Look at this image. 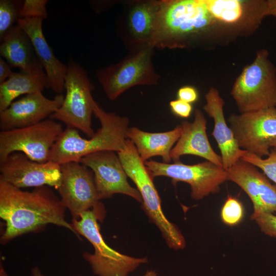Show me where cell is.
<instances>
[{"label":"cell","mask_w":276,"mask_h":276,"mask_svg":"<svg viewBox=\"0 0 276 276\" xmlns=\"http://www.w3.org/2000/svg\"><path fill=\"white\" fill-rule=\"evenodd\" d=\"M65 209L60 198L47 186L24 191L0 180V217L6 226L1 243L39 231L49 224L65 227L79 237L72 223L65 219Z\"/></svg>","instance_id":"obj_1"},{"label":"cell","mask_w":276,"mask_h":276,"mask_svg":"<svg viewBox=\"0 0 276 276\" xmlns=\"http://www.w3.org/2000/svg\"><path fill=\"white\" fill-rule=\"evenodd\" d=\"M150 44L161 49L183 48L200 38L218 22L206 0L158 1Z\"/></svg>","instance_id":"obj_2"},{"label":"cell","mask_w":276,"mask_h":276,"mask_svg":"<svg viewBox=\"0 0 276 276\" xmlns=\"http://www.w3.org/2000/svg\"><path fill=\"white\" fill-rule=\"evenodd\" d=\"M93 114L101 124L96 133L89 139H86L80 136L78 129L67 127L52 147L49 161L61 165L79 162L84 156L98 151L118 153L123 150L128 139V118L106 112L96 101Z\"/></svg>","instance_id":"obj_3"},{"label":"cell","mask_w":276,"mask_h":276,"mask_svg":"<svg viewBox=\"0 0 276 276\" xmlns=\"http://www.w3.org/2000/svg\"><path fill=\"white\" fill-rule=\"evenodd\" d=\"M118 154L127 176L134 183L141 194L142 208L149 220L159 229L170 248L183 249L186 246L185 239L178 227L164 214L154 178L134 145L127 139L124 148Z\"/></svg>","instance_id":"obj_4"},{"label":"cell","mask_w":276,"mask_h":276,"mask_svg":"<svg viewBox=\"0 0 276 276\" xmlns=\"http://www.w3.org/2000/svg\"><path fill=\"white\" fill-rule=\"evenodd\" d=\"M240 113L276 107V68L265 49L236 80L231 93Z\"/></svg>","instance_id":"obj_5"},{"label":"cell","mask_w":276,"mask_h":276,"mask_svg":"<svg viewBox=\"0 0 276 276\" xmlns=\"http://www.w3.org/2000/svg\"><path fill=\"white\" fill-rule=\"evenodd\" d=\"M98 218L92 211L82 213L72 224L78 234L85 238L94 248L93 254L85 252L83 258L97 276H128L141 265L148 262L147 257H131L108 246L100 232Z\"/></svg>","instance_id":"obj_6"},{"label":"cell","mask_w":276,"mask_h":276,"mask_svg":"<svg viewBox=\"0 0 276 276\" xmlns=\"http://www.w3.org/2000/svg\"><path fill=\"white\" fill-rule=\"evenodd\" d=\"M154 48L149 44L135 45L124 59L97 71L98 81L109 99L116 100L135 85L157 84L159 76L152 61Z\"/></svg>","instance_id":"obj_7"},{"label":"cell","mask_w":276,"mask_h":276,"mask_svg":"<svg viewBox=\"0 0 276 276\" xmlns=\"http://www.w3.org/2000/svg\"><path fill=\"white\" fill-rule=\"evenodd\" d=\"M67 65L64 101L50 118L62 122L68 127L80 130L90 138L95 133L91 127L95 101L91 91L94 87L86 71L79 64L70 59Z\"/></svg>","instance_id":"obj_8"},{"label":"cell","mask_w":276,"mask_h":276,"mask_svg":"<svg viewBox=\"0 0 276 276\" xmlns=\"http://www.w3.org/2000/svg\"><path fill=\"white\" fill-rule=\"evenodd\" d=\"M60 168L61 181L57 190L72 220L79 219L82 213L90 210L103 221L105 209L99 198L93 171L79 162L61 164Z\"/></svg>","instance_id":"obj_9"},{"label":"cell","mask_w":276,"mask_h":276,"mask_svg":"<svg viewBox=\"0 0 276 276\" xmlns=\"http://www.w3.org/2000/svg\"><path fill=\"white\" fill-rule=\"evenodd\" d=\"M63 129L51 118L27 127L0 132V163L14 152H21L31 159L45 163L51 149Z\"/></svg>","instance_id":"obj_10"},{"label":"cell","mask_w":276,"mask_h":276,"mask_svg":"<svg viewBox=\"0 0 276 276\" xmlns=\"http://www.w3.org/2000/svg\"><path fill=\"white\" fill-rule=\"evenodd\" d=\"M145 165L153 178L166 176L175 183L182 181L188 183L191 187V197L195 200L219 192L220 186L227 181L226 171L208 160L186 165L180 161L165 163L150 160L145 162Z\"/></svg>","instance_id":"obj_11"},{"label":"cell","mask_w":276,"mask_h":276,"mask_svg":"<svg viewBox=\"0 0 276 276\" xmlns=\"http://www.w3.org/2000/svg\"><path fill=\"white\" fill-rule=\"evenodd\" d=\"M228 121L241 149L260 157L268 156L276 140V107L232 114Z\"/></svg>","instance_id":"obj_12"},{"label":"cell","mask_w":276,"mask_h":276,"mask_svg":"<svg viewBox=\"0 0 276 276\" xmlns=\"http://www.w3.org/2000/svg\"><path fill=\"white\" fill-rule=\"evenodd\" d=\"M61 178L60 165L38 163L21 152L11 153L0 163V180L19 189L47 186L57 189Z\"/></svg>","instance_id":"obj_13"},{"label":"cell","mask_w":276,"mask_h":276,"mask_svg":"<svg viewBox=\"0 0 276 276\" xmlns=\"http://www.w3.org/2000/svg\"><path fill=\"white\" fill-rule=\"evenodd\" d=\"M79 162L93 171L100 200L110 198L115 194H122L142 203L139 191L128 181V176L117 152H94L84 156Z\"/></svg>","instance_id":"obj_14"},{"label":"cell","mask_w":276,"mask_h":276,"mask_svg":"<svg viewBox=\"0 0 276 276\" xmlns=\"http://www.w3.org/2000/svg\"><path fill=\"white\" fill-rule=\"evenodd\" d=\"M226 171L227 181L237 184L250 199L252 220L262 213L276 212V185L256 166L240 159Z\"/></svg>","instance_id":"obj_15"},{"label":"cell","mask_w":276,"mask_h":276,"mask_svg":"<svg viewBox=\"0 0 276 276\" xmlns=\"http://www.w3.org/2000/svg\"><path fill=\"white\" fill-rule=\"evenodd\" d=\"M64 98L62 94H57L50 99L42 92L25 95L0 112V129L7 131L37 124L56 112Z\"/></svg>","instance_id":"obj_16"},{"label":"cell","mask_w":276,"mask_h":276,"mask_svg":"<svg viewBox=\"0 0 276 276\" xmlns=\"http://www.w3.org/2000/svg\"><path fill=\"white\" fill-rule=\"evenodd\" d=\"M206 123L203 113L198 109L195 111L192 122H181L179 125L181 129L180 137L170 152L174 162L180 161L181 156L189 154L201 157L223 167L221 155L214 151L209 142L206 132Z\"/></svg>","instance_id":"obj_17"},{"label":"cell","mask_w":276,"mask_h":276,"mask_svg":"<svg viewBox=\"0 0 276 276\" xmlns=\"http://www.w3.org/2000/svg\"><path fill=\"white\" fill-rule=\"evenodd\" d=\"M42 19L19 18L17 24L29 36L37 56L47 75L49 88L57 94H62L64 89L67 65L54 55L46 41L42 31Z\"/></svg>","instance_id":"obj_18"},{"label":"cell","mask_w":276,"mask_h":276,"mask_svg":"<svg viewBox=\"0 0 276 276\" xmlns=\"http://www.w3.org/2000/svg\"><path fill=\"white\" fill-rule=\"evenodd\" d=\"M203 109L213 119L214 127L212 133L221 152L223 168L226 170L243 157L247 152L241 149L234 133L227 125L223 113L224 101L218 90L211 87L205 96Z\"/></svg>","instance_id":"obj_19"},{"label":"cell","mask_w":276,"mask_h":276,"mask_svg":"<svg viewBox=\"0 0 276 276\" xmlns=\"http://www.w3.org/2000/svg\"><path fill=\"white\" fill-rule=\"evenodd\" d=\"M0 42V55L11 67L30 74H45L29 36L17 24Z\"/></svg>","instance_id":"obj_20"},{"label":"cell","mask_w":276,"mask_h":276,"mask_svg":"<svg viewBox=\"0 0 276 276\" xmlns=\"http://www.w3.org/2000/svg\"><path fill=\"white\" fill-rule=\"evenodd\" d=\"M181 134L179 125L166 132H149L136 127H129L127 137L134 145L141 159L145 163L155 156L162 157L163 163H170V152Z\"/></svg>","instance_id":"obj_21"},{"label":"cell","mask_w":276,"mask_h":276,"mask_svg":"<svg viewBox=\"0 0 276 276\" xmlns=\"http://www.w3.org/2000/svg\"><path fill=\"white\" fill-rule=\"evenodd\" d=\"M45 88H49L46 74L13 72L6 81L0 84V112L8 108L18 97L42 92Z\"/></svg>","instance_id":"obj_22"},{"label":"cell","mask_w":276,"mask_h":276,"mask_svg":"<svg viewBox=\"0 0 276 276\" xmlns=\"http://www.w3.org/2000/svg\"><path fill=\"white\" fill-rule=\"evenodd\" d=\"M158 1L136 2L130 10L128 25L135 45L149 44L154 32Z\"/></svg>","instance_id":"obj_23"},{"label":"cell","mask_w":276,"mask_h":276,"mask_svg":"<svg viewBox=\"0 0 276 276\" xmlns=\"http://www.w3.org/2000/svg\"><path fill=\"white\" fill-rule=\"evenodd\" d=\"M206 2L209 11L218 22L237 25L245 18L247 2L206 0Z\"/></svg>","instance_id":"obj_24"},{"label":"cell","mask_w":276,"mask_h":276,"mask_svg":"<svg viewBox=\"0 0 276 276\" xmlns=\"http://www.w3.org/2000/svg\"><path fill=\"white\" fill-rule=\"evenodd\" d=\"M24 1H0V41L17 24Z\"/></svg>","instance_id":"obj_25"},{"label":"cell","mask_w":276,"mask_h":276,"mask_svg":"<svg viewBox=\"0 0 276 276\" xmlns=\"http://www.w3.org/2000/svg\"><path fill=\"white\" fill-rule=\"evenodd\" d=\"M244 217V208L242 203L236 198L228 196L221 211L220 217L225 224L233 226L238 225Z\"/></svg>","instance_id":"obj_26"},{"label":"cell","mask_w":276,"mask_h":276,"mask_svg":"<svg viewBox=\"0 0 276 276\" xmlns=\"http://www.w3.org/2000/svg\"><path fill=\"white\" fill-rule=\"evenodd\" d=\"M241 159L260 169L267 177L276 185V150L272 149L265 158L247 153Z\"/></svg>","instance_id":"obj_27"},{"label":"cell","mask_w":276,"mask_h":276,"mask_svg":"<svg viewBox=\"0 0 276 276\" xmlns=\"http://www.w3.org/2000/svg\"><path fill=\"white\" fill-rule=\"evenodd\" d=\"M48 0H25L20 12L19 18L47 19Z\"/></svg>","instance_id":"obj_28"},{"label":"cell","mask_w":276,"mask_h":276,"mask_svg":"<svg viewBox=\"0 0 276 276\" xmlns=\"http://www.w3.org/2000/svg\"><path fill=\"white\" fill-rule=\"evenodd\" d=\"M262 232L276 238V215L273 213H262L254 220Z\"/></svg>","instance_id":"obj_29"},{"label":"cell","mask_w":276,"mask_h":276,"mask_svg":"<svg viewBox=\"0 0 276 276\" xmlns=\"http://www.w3.org/2000/svg\"><path fill=\"white\" fill-rule=\"evenodd\" d=\"M170 107L176 116L182 118L189 117L193 108L191 104L178 99L171 101Z\"/></svg>","instance_id":"obj_30"},{"label":"cell","mask_w":276,"mask_h":276,"mask_svg":"<svg viewBox=\"0 0 276 276\" xmlns=\"http://www.w3.org/2000/svg\"><path fill=\"white\" fill-rule=\"evenodd\" d=\"M177 97L178 99L191 104L197 100L198 94L194 87L186 86L178 89Z\"/></svg>","instance_id":"obj_31"},{"label":"cell","mask_w":276,"mask_h":276,"mask_svg":"<svg viewBox=\"0 0 276 276\" xmlns=\"http://www.w3.org/2000/svg\"><path fill=\"white\" fill-rule=\"evenodd\" d=\"M13 73L11 65L3 58H0V84L6 81Z\"/></svg>","instance_id":"obj_32"},{"label":"cell","mask_w":276,"mask_h":276,"mask_svg":"<svg viewBox=\"0 0 276 276\" xmlns=\"http://www.w3.org/2000/svg\"><path fill=\"white\" fill-rule=\"evenodd\" d=\"M269 15L276 18V0L266 1V16Z\"/></svg>","instance_id":"obj_33"},{"label":"cell","mask_w":276,"mask_h":276,"mask_svg":"<svg viewBox=\"0 0 276 276\" xmlns=\"http://www.w3.org/2000/svg\"><path fill=\"white\" fill-rule=\"evenodd\" d=\"M32 276H44L40 270L37 267H34L31 270Z\"/></svg>","instance_id":"obj_34"},{"label":"cell","mask_w":276,"mask_h":276,"mask_svg":"<svg viewBox=\"0 0 276 276\" xmlns=\"http://www.w3.org/2000/svg\"><path fill=\"white\" fill-rule=\"evenodd\" d=\"M142 276H158L157 272L155 270H147L143 275Z\"/></svg>","instance_id":"obj_35"},{"label":"cell","mask_w":276,"mask_h":276,"mask_svg":"<svg viewBox=\"0 0 276 276\" xmlns=\"http://www.w3.org/2000/svg\"><path fill=\"white\" fill-rule=\"evenodd\" d=\"M0 276H9L2 264L0 266Z\"/></svg>","instance_id":"obj_36"},{"label":"cell","mask_w":276,"mask_h":276,"mask_svg":"<svg viewBox=\"0 0 276 276\" xmlns=\"http://www.w3.org/2000/svg\"><path fill=\"white\" fill-rule=\"evenodd\" d=\"M271 148L276 150V140L274 141L271 145Z\"/></svg>","instance_id":"obj_37"}]
</instances>
